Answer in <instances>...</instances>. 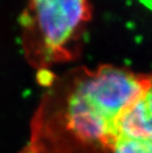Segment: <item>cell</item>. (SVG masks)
Wrapping results in <instances>:
<instances>
[{"label": "cell", "instance_id": "6da1fadb", "mask_svg": "<svg viewBox=\"0 0 152 153\" xmlns=\"http://www.w3.org/2000/svg\"><path fill=\"white\" fill-rule=\"evenodd\" d=\"M145 74L100 64L53 76L20 153H111L119 120L143 87Z\"/></svg>", "mask_w": 152, "mask_h": 153}, {"label": "cell", "instance_id": "7a4b0ae2", "mask_svg": "<svg viewBox=\"0 0 152 153\" xmlns=\"http://www.w3.org/2000/svg\"><path fill=\"white\" fill-rule=\"evenodd\" d=\"M92 18L90 0H25L19 26L26 60L39 72L77 60Z\"/></svg>", "mask_w": 152, "mask_h": 153}, {"label": "cell", "instance_id": "3957f363", "mask_svg": "<svg viewBox=\"0 0 152 153\" xmlns=\"http://www.w3.org/2000/svg\"><path fill=\"white\" fill-rule=\"evenodd\" d=\"M119 135L152 139V74H145L143 87L119 120Z\"/></svg>", "mask_w": 152, "mask_h": 153}, {"label": "cell", "instance_id": "277c9868", "mask_svg": "<svg viewBox=\"0 0 152 153\" xmlns=\"http://www.w3.org/2000/svg\"><path fill=\"white\" fill-rule=\"evenodd\" d=\"M111 153H152V139L119 135Z\"/></svg>", "mask_w": 152, "mask_h": 153}]
</instances>
